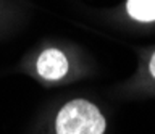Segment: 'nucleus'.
<instances>
[{
	"label": "nucleus",
	"mask_w": 155,
	"mask_h": 134,
	"mask_svg": "<svg viewBox=\"0 0 155 134\" xmlns=\"http://www.w3.org/2000/svg\"><path fill=\"white\" fill-rule=\"evenodd\" d=\"M149 70H150V74L155 78V54L152 55V58H150V65H149Z\"/></svg>",
	"instance_id": "4"
},
{
	"label": "nucleus",
	"mask_w": 155,
	"mask_h": 134,
	"mask_svg": "<svg viewBox=\"0 0 155 134\" xmlns=\"http://www.w3.org/2000/svg\"><path fill=\"white\" fill-rule=\"evenodd\" d=\"M128 13L137 21H155V0H128Z\"/></svg>",
	"instance_id": "3"
},
{
	"label": "nucleus",
	"mask_w": 155,
	"mask_h": 134,
	"mask_svg": "<svg viewBox=\"0 0 155 134\" xmlns=\"http://www.w3.org/2000/svg\"><path fill=\"white\" fill-rule=\"evenodd\" d=\"M55 129L57 134H104L105 119L94 103L76 99L58 112Z\"/></svg>",
	"instance_id": "1"
},
{
	"label": "nucleus",
	"mask_w": 155,
	"mask_h": 134,
	"mask_svg": "<svg viewBox=\"0 0 155 134\" xmlns=\"http://www.w3.org/2000/svg\"><path fill=\"white\" fill-rule=\"evenodd\" d=\"M37 73L44 79L58 81L68 73V60L58 49H45L37 58Z\"/></svg>",
	"instance_id": "2"
}]
</instances>
